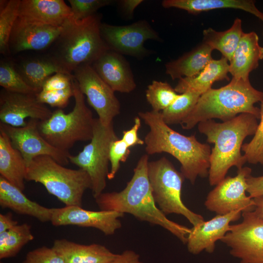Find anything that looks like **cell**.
<instances>
[{"label":"cell","mask_w":263,"mask_h":263,"mask_svg":"<svg viewBox=\"0 0 263 263\" xmlns=\"http://www.w3.org/2000/svg\"><path fill=\"white\" fill-rule=\"evenodd\" d=\"M149 162V155H143L126 187L119 192H102L94 198L95 202L102 210L129 213L140 221L160 225L186 244L190 228L169 219L156 206L148 177Z\"/></svg>","instance_id":"6da1fadb"},{"label":"cell","mask_w":263,"mask_h":263,"mask_svg":"<svg viewBox=\"0 0 263 263\" xmlns=\"http://www.w3.org/2000/svg\"><path fill=\"white\" fill-rule=\"evenodd\" d=\"M138 116L148 126L144 138L147 154L166 152L180 163V172L194 185L198 177L208 176L211 149L197 140L195 135L186 136L171 129L164 121L161 112H140Z\"/></svg>","instance_id":"7a4b0ae2"},{"label":"cell","mask_w":263,"mask_h":263,"mask_svg":"<svg viewBox=\"0 0 263 263\" xmlns=\"http://www.w3.org/2000/svg\"><path fill=\"white\" fill-rule=\"evenodd\" d=\"M258 120L253 114L244 113L225 122L210 119L198 124L199 132L207 137L208 143L214 145L208 176L211 186H216L224 179L232 167L239 169L247 162L242 155V147L247 136L254 135Z\"/></svg>","instance_id":"3957f363"},{"label":"cell","mask_w":263,"mask_h":263,"mask_svg":"<svg viewBox=\"0 0 263 263\" xmlns=\"http://www.w3.org/2000/svg\"><path fill=\"white\" fill-rule=\"evenodd\" d=\"M263 101V92L254 88L250 80L232 77L225 86L211 88L202 94L180 124L182 129L190 130L202 121L219 119L225 122L244 113L253 114L260 119V108L255 104Z\"/></svg>","instance_id":"277c9868"},{"label":"cell","mask_w":263,"mask_h":263,"mask_svg":"<svg viewBox=\"0 0 263 263\" xmlns=\"http://www.w3.org/2000/svg\"><path fill=\"white\" fill-rule=\"evenodd\" d=\"M101 16L96 13L79 20L71 19L48 54L69 74L83 64L92 65L109 50L100 32Z\"/></svg>","instance_id":"5b68a950"},{"label":"cell","mask_w":263,"mask_h":263,"mask_svg":"<svg viewBox=\"0 0 263 263\" xmlns=\"http://www.w3.org/2000/svg\"><path fill=\"white\" fill-rule=\"evenodd\" d=\"M72 83L75 99L73 110L66 113L62 109H57L49 118L39 121L38 124L40 134L49 144L68 152L76 142L91 140L94 120L74 77Z\"/></svg>","instance_id":"8992f818"},{"label":"cell","mask_w":263,"mask_h":263,"mask_svg":"<svg viewBox=\"0 0 263 263\" xmlns=\"http://www.w3.org/2000/svg\"><path fill=\"white\" fill-rule=\"evenodd\" d=\"M25 180L41 184L65 206L81 207L85 191L92 187L85 170L65 168L46 155L37 157L27 166Z\"/></svg>","instance_id":"52a82bcc"},{"label":"cell","mask_w":263,"mask_h":263,"mask_svg":"<svg viewBox=\"0 0 263 263\" xmlns=\"http://www.w3.org/2000/svg\"><path fill=\"white\" fill-rule=\"evenodd\" d=\"M148 173L155 202L165 215H183L193 226L205 221L202 215L191 211L182 201V189L185 178L169 159L162 157L149 162Z\"/></svg>","instance_id":"ba28073f"},{"label":"cell","mask_w":263,"mask_h":263,"mask_svg":"<svg viewBox=\"0 0 263 263\" xmlns=\"http://www.w3.org/2000/svg\"><path fill=\"white\" fill-rule=\"evenodd\" d=\"M118 138L113 123L105 126L98 118H94L93 134L89 143L75 155H69V161L89 175L91 189L95 198L101 194L106 186L109 172V151L111 144Z\"/></svg>","instance_id":"9c48e42d"},{"label":"cell","mask_w":263,"mask_h":263,"mask_svg":"<svg viewBox=\"0 0 263 263\" xmlns=\"http://www.w3.org/2000/svg\"><path fill=\"white\" fill-rule=\"evenodd\" d=\"M242 221L231 225L220 240L240 263H263V218L254 211L242 213Z\"/></svg>","instance_id":"30bf717a"},{"label":"cell","mask_w":263,"mask_h":263,"mask_svg":"<svg viewBox=\"0 0 263 263\" xmlns=\"http://www.w3.org/2000/svg\"><path fill=\"white\" fill-rule=\"evenodd\" d=\"M252 169L243 167L238 169L234 177L227 176L217 184L207 196L206 208L217 215H224L239 210L243 212L254 211L255 204L252 198L246 194L247 178Z\"/></svg>","instance_id":"8fae6325"},{"label":"cell","mask_w":263,"mask_h":263,"mask_svg":"<svg viewBox=\"0 0 263 263\" xmlns=\"http://www.w3.org/2000/svg\"><path fill=\"white\" fill-rule=\"evenodd\" d=\"M100 32L109 50L138 59L150 53L144 46L146 41L161 40L158 32L145 19L122 26L102 23Z\"/></svg>","instance_id":"7c38bea8"},{"label":"cell","mask_w":263,"mask_h":263,"mask_svg":"<svg viewBox=\"0 0 263 263\" xmlns=\"http://www.w3.org/2000/svg\"><path fill=\"white\" fill-rule=\"evenodd\" d=\"M89 104L97 113L102 125L108 126L120 113V103L114 91L98 75L91 64H83L73 73Z\"/></svg>","instance_id":"4fadbf2b"},{"label":"cell","mask_w":263,"mask_h":263,"mask_svg":"<svg viewBox=\"0 0 263 263\" xmlns=\"http://www.w3.org/2000/svg\"><path fill=\"white\" fill-rule=\"evenodd\" d=\"M39 121L30 119L26 125L15 127L0 123L2 129L9 137L13 146L18 150L27 166L35 158L49 156L61 165L69 163L70 153L56 149L49 144L40 134L38 127Z\"/></svg>","instance_id":"5bb4252c"},{"label":"cell","mask_w":263,"mask_h":263,"mask_svg":"<svg viewBox=\"0 0 263 263\" xmlns=\"http://www.w3.org/2000/svg\"><path fill=\"white\" fill-rule=\"evenodd\" d=\"M37 94L12 93L4 89L0 93V123L15 127L26 125L27 118L43 121L53 112L37 99Z\"/></svg>","instance_id":"9a60e30c"},{"label":"cell","mask_w":263,"mask_h":263,"mask_svg":"<svg viewBox=\"0 0 263 263\" xmlns=\"http://www.w3.org/2000/svg\"><path fill=\"white\" fill-rule=\"evenodd\" d=\"M124 215V213L116 211H91L79 206H65L52 208L50 222L54 226L73 225L94 227L106 235H111L121 227L119 218Z\"/></svg>","instance_id":"2e32d148"},{"label":"cell","mask_w":263,"mask_h":263,"mask_svg":"<svg viewBox=\"0 0 263 263\" xmlns=\"http://www.w3.org/2000/svg\"><path fill=\"white\" fill-rule=\"evenodd\" d=\"M242 216L239 210L224 215H217L190 228L187 245L188 252L193 255L203 251L212 253L217 241L221 240L229 230L230 223L238 221Z\"/></svg>","instance_id":"e0dca14e"},{"label":"cell","mask_w":263,"mask_h":263,"mask_svg":"<svg viewBox=\"0 0 263 263\" xmlns=\"http://www.w3.org/2000/svg\"><path fill=\"white\" fill-rule=\"evenodd\" d=\"M61 29L62 27L31 23L18 18L9 39V52L45 49L53 44Z\"/></svg>","instance_id":"ac0fdd59"},{"label":"cell","mask_w":263,"mask_h":263,"mask_svg":"<svg viewBox=\"0 0 263 263\" xmlns=\"http://www.w3.org/2000/svg\"><path fill=\"white\" fill-rule=\"evenodd\" d=\"M92 66L114 92L129 93L136 87L130 64L122 55L108 50Z\"/></svg>","instance_id":"d6986e66"},{"label":"cell","mask_w":263,"mask_h":263,"mask_svg":"<svg viewBox=\"0 0 263 263\" xmlns=\"http://www.w3.org/2000/svg\"><path fill=\"white\" fill-rule=\"evenodd\" d=\"M73 14L63 0H21L18 19L23 21L54 27H62Z\"/></svg>","instance_id":"ffe728a7"},{"label":"cell","mask_w":263,"mask_h":263,"mask_svg":"<svg viewBox=\"0 0 263 263\" xmlns=\"http://www.w3.org/2000/svg\"><path fill=\"white\" fill-rule=\"evenodd\" d=\"M257 34L244 33L229 64V73L232 77L249 80V74L256 69L263 59V47L259 42Z\"/></svg>","instance_id":"44dd1931"},{"label":"cell","mask_w":263,"mask_h":263,"mask_svg":"<svg viewBox=\"0 0 263 263\" xmlns=\"http://www.w3.org/2000/svg\"><path fill=\"white\" fill-rule=\"evenodd\" d=\"M52 248L64 263H111L118 254L101 244H81L65 239L55 240Z\"/></svg>","instance_id":"7402d4cb"},{"label":"cell","mask_w":263,"mask_h":263,"mask_svg":"<svg viewBox=\"0 0 263 263\" xmlns=\"http://www.w3.org/2000/svg\"><path fill=\"white\" fill-rule=\"evenodd\" d=\"M0 206L15 212L28 215L44 223L51 221L52 208H47L31 201L5 179L0 176Z\"/></svg>","instance_id":"603a6c76"},{"label":"cell","mask_w":263,"mask_h":263,"mask_svg":"<svg viewBox=\"0 0 263 263\" xmlns=\"http://www.w3.org/2000/svg\"><path fill=\"white\" fill-rule=\"evenodd\" d=\"M228 60L222 56L219 59H212L197 75L179 79L174 88L176 92L181 94L191 91L203 94L210 89L216 81H228L229 63Z\"/></svg>","instance_id":"cb8c5ba5"},{"label":"cell","mask_w":263,"mask_h":263,"mask_svg":"<svg viewBox=\"0 0 263 263\" xmlns=\"http://www.w3.org/2000/svg\"><path fill=\"white\" fill-rule=\"evenodd\" d=\"M253 0H164L162 5L165 8H176L193 15L212 10L233 8L248 12L263 22V13Z\"/></svg>","instance_id":"d4e9b609"},{"label":"cell","mask_w":263,"mask_h":263,"mask_svg":"<svg viewBox=\"0 0 263 263\" xmlns=\"http://www.w3.org/2000/svg\"><path fill=\"white\" fill-rule=\"evenodd\" d=\"M213 50L202 42L178 58L165 64L166 73L173 80L197 75L213 59Z\"/></svg>","instance_id":"484cf974"},{"label":"cell","mask_w":263,"mask_h":263,"mask_svg":"<svg viewBox=\"0 0 263 263\" xmlns=\"http://www.w3.org/2000/svg\"><path fill=\"white\" fill-rule=\"evenodd\" d=\"M26 170L27 165L22 155L0 129V176L23 191Z\"/></svg>","instance_id":"4316f807"},{"label":"cell","mask_w":263,"mask_h":263,"mask_svg":"<svg viewBox=\"0 0 263 263\" xmlns=\"http://www.w3.org/2000/svg\"><path fill=\"white\" fill-rule=\"evenodd\" d=\"M15 68L25 82L38 93L53 75L59 73L70 75L48 54L23 60Z\"/></svg>","instance_id":"83f0119b"},{"label":"cell","mask_w":263,"mask_h":263,"mask_svg":"<svg viewBox=\"0 0 263 263\" xmlns=\"http://www.w3.org/2000/svg\"><path fill=\"white\" fill-rule=\"evenodd\" d=\"M242 20L237 18L230 28L218 32L211 28L203 30V41L213 50L219 51L229 62L244 33Z\"/></svg>","instance_id":"f1b7e54d"},{"label":"cell","mask_w":263,"mask_h":263,"mask_svg":"<svg viewBox=\"0 0 263 263\" xmlns=\"http://www.w3.org/2000/svg\"><path fill=\"white\" fill-rule=\"evenodd\" d=\"M34 238L31 226L26 223L18 225L9 230L0 233V259L15 257Z\"/></svg>","instance_id":"f546056e"},{"label":"cell","mask_w":263,"mask_h":263,"mask_svg":"<svg viewBox=\"0 0 263 263\" xmlns=\"http://www.w3.org/2000/svg\"><path fill=\"white\" fill-rule=\"evenodd\" d=\"M200 96L191 91L179 94L168 108L161 112L164 121L169 126L180 124L191 112Z\"/></svg>","instance_id":"4dcf8cb0"},{"label":"cell","mask_w":263,"mask_h":263,"mask_svg":"<svg viewBox=\"0 0 263 263\" xmlns=\"http://www.w3.org/2000/svg\"><path fill=\"white\" fill-rule=\"evenodd\" d=\"M21 0H0V53H9L10 36L19 16Z\"/></svg>","instance_id":"1f68e13d"},{"label":"cell","mask_w":263,"mask_h":263,"mask_svg":"<svg viewBox=\"0 0 263 263\" xmlns=\"http://www.w3.org/2000/svg\"><path fill=\"white\" fill-rule=\"evenodd\" d=\"M179 94L167 82L153 80L146 91L147 101L152 110L161 112L168 108Z\"/></svg>","instance_id":"d6a6232c"},{"label":"cell","mask_w":263,"mask_h":263,"mask_svg":"<svg viewBox=\"0 0 263 263\" xmlns=\"http://www.w3.org/2000/svg\"><path fill=\"white\" fill-rule=\"evenodd\" d=\"M0 85L3 89L12 93L37 94L29 86L9 61H1L0 65Z\"/></svg>","instance_id":"836d02e7"},{"label":"cell","mask_w":263,"mask_h":263,"mask_svg":"<svg viewBox=\"0 0 263 263\" xmlns=\"http://www.w3.org/2000/svg\"><path fill=\"white\" fill-rule=\"evenodd\" d=\"M260 121L253 138L244 144L242 150L246 162L251 164L263 166V101L260 102Z\"/></svg>","instance_id":"e575fe53"},{"label":"cell","mask_w":263,"mask_h":263,"mask_svg":"<svg viewBox=\"0 0 263 263\" xmlns=\"http://www.w3.org/2000/svg\"><path fill=\"white\" fill-rule=\"evenodd\" d=\"M72 19L79 20L91 16L97 11L113 2L111 0H69Z\"/></svg>","instance_id":"d590c367"},{"label":"cell","mask_w":263,"mask_h":263,"mask_svg":"<svg viewBox=\"0 0 263 263\" xmlns=\"http://www.w3.org/2000/svg\"><path fill=\"white\" fill-rule=\"evenodd\" d=\"M130 152V148L121 139L118 138L112 142L109 151L111 169L107 176L109 180L114 178L120 168V163L127 160Z\"/></svg>","instance_id":"8d00e7d4"},{"label":"cell","mask_w":263,"mask_h":263,"mask_svg":"<svg viewBox=\"0 0 263 263\" xmlns=\"http://www.w3.org/2000/svg\"><path fill=\"white\" fill-rule=\"evenodd\" d=\"M36 96L40 102L62 109L67 106L70 98L74 96V90L72 85L70 87L60 90H41Z\"/></svg>","instance_id":"74e56055"},{"label":"cell","mask_w":263,"mask_h":263,"mask_svg":"<svg viewBox=\"0 0 263 263\" xmlns=\"http://www.w3.org/2000/svg\"><path fill=\"white\" fill-rule=\"evenodd\" d=\"M22 263H64L52 248L43 246L29 252Z\"/></svg>","instance_id":"f35d334b"},{"label":"cell","mask_w":263,"mask_h":263,"mask_svg":"<svg viewBox=\"0 0 263 263\" xmlns=\"http://www.w3.org/2000/svg\"><path fill=\"white\" fill-rule=\"evenodd\" d=\"M73 75L64 73H56L50 76L44 82L43 91H57L66 89L72 86Z\"/></svg>","instance_id":"ab89813d"},{"label":"cell","mask_w":263,"mask_h":263,"mask_svg":"<svg viewBox=\"0 0 263 263\" xmlns=\"http://www.w3.org/2000/svg\"><path fill=\"white\" fill-rule=\"evenodd\" d=\"M141 125V118L139 116H136L134 119V124L130 130L123 132L121 139L129 148L136 145L145 144L144 140L141 139L138 136V132Z\"/></svg>","instance_id":"60d3db41"},{"label":"cell","mask_w":263,"mask_h":263,"mask_svg":"<svg viewBox=\"0 0 263 263\" xmlns=\"http://www.w3.org/2000/svg\"><path fill=\"white\" fill-rule=\"evenodd\" d=\"M246 182V192L251 198L263 195V175L255 177L250 175L247 178Z\"/></svg>","instance_id":"b9f144b4"},{"label":"cell","mask_w":263,"mask_h":263,"mask_svg":"<svg viewBox=\"0 0 263 263\" xmlns=\"http://www.w3.org/2000/svg\"><path fill=\"white\" fill-rule=\"evenodd\" d=\"M143 2L142 0H121L118 1V4L123 17L131 19L133 17L135 9Z\"/></svg>","instance_id":"7bdbcfd3"},{"label":"cell","mask_w":263,"mask_h":263,"mask_svg":"<svg viewBox=\"0 0 263 263\" xmlns=\"http://www.w3.org/2000/svg\"><path fill=\"white\" fill-rule=\"evenodd\" d=\"M111 263H142L139 255L133 250H126L120 254Z\"/></svg>","instance_id":"ee69618b"},{"label":"cell","mask_w":263,"mask_h":263,"mask_svg":"<svg viewBox=\"0 0 263 263\" xmlns=\"http://www.w3.org/2000/svg\"><path fill=\"white\" fill-rule=\"evenodd\" d=\"M18 225V222L13 219L11 212L0 214V233L9 230Z\"/></svg>","instance_id":"f6af8a7d"},{"label":"cell","mask_w":263,"mask_h":263,"mask_svg":"<svg viewBox=\"0 0 263 263\" xmlns=\"http://www.w3.org/2000/svg\"><path fill=\"white\" fill-rule=\"evenodd\" d=\"M255 204L254 212L259 217L263 218V195L253 198Z\"/></svg>","instance_id":"bcb514c9"},{"label":"cell","mask_w":263,"mask_h":263,"mask_svg":"<svg viewBox=\"0 0 263 263\" xmlns=\"http://www.w3.org/2000/svg\"></svg>","instance_id":"7dc6e473"}]
</instances>
